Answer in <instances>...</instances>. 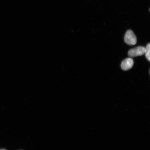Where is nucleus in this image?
<instances>
[{
  "label": "nucleus",
  "mask_w": 150,
  "mask_h": 150,
  "mask_svg": "<svg viewBox=\"0 0 150 150\" xmlns=\"http://www.w3.org/2000/svg\"><path fill=\"white\" fill-rule=\"evenodd\" d=\"M145 48L144 47L139 46L130 50L128 52V55L130 57H136L140 56L145 54Z\"/></svg>",
  "instance_id": "nucleus-2"
},
{
  "label": "nucleus",
  "mask_w": 150,
  "mask_h": 150,
  "mask_svg": "<svg viewBox=\"0 0 150 150\" xmlns=\"http://www.w3.org/2000/svg\"><path fill=\"white\" fill-rule=\"evenodd\" d=\"M4 150V149H3V150Z\"/></svg>",
  "instance_id": "nucleus-5"
},
{
  "label": "nucleus",
  "mask_w": 150,
  "mask_h": 150,
  "mask_svg": "<svg viewBox=\"0 0 150 150\" xmlns=\"http://www.w3.org/2000/svg\"><path fill=\"white\" fill-rule=\"evenodd\" d=\"M124 40L127 44L132 45L136 44L137 42L136 35L131 30H128L125 33Z\"/></svg>",
  "instance_id": "nucleus-1"
},
{
  "label": "nucleus",
  "mask_w": 150,
  "mask_h": 150,
  "mask_svg": "<svg viewBox=\"0 0 150 150\" xmlns=\"http://www.w3.org/2000/svg\"><path fill=\"white\" fill-rule=\"evenodd\" d=\"M145 56L148 61L149 62L150 61V44H148L145 48Z\"/></svg>",
  "instance_id": "nucleus-4"
},
{
  "label": "nucleus",
  "mask_w": 150,
  "mask_h": 150,
  "mask_svg": "<svg viewBox=\"0 0 150 150\" xmlns=\"http://www.w3.org/2000/svg\"><path fill=\"white\" fill-rule=\"evenodd\" d=\"M134 61L131 58H127L123 60L121 63V67L123 70L127 71L130 70L133 67Z\"/></svg>",
  "instance_id": "nucleus-3"
}]
</instances>
